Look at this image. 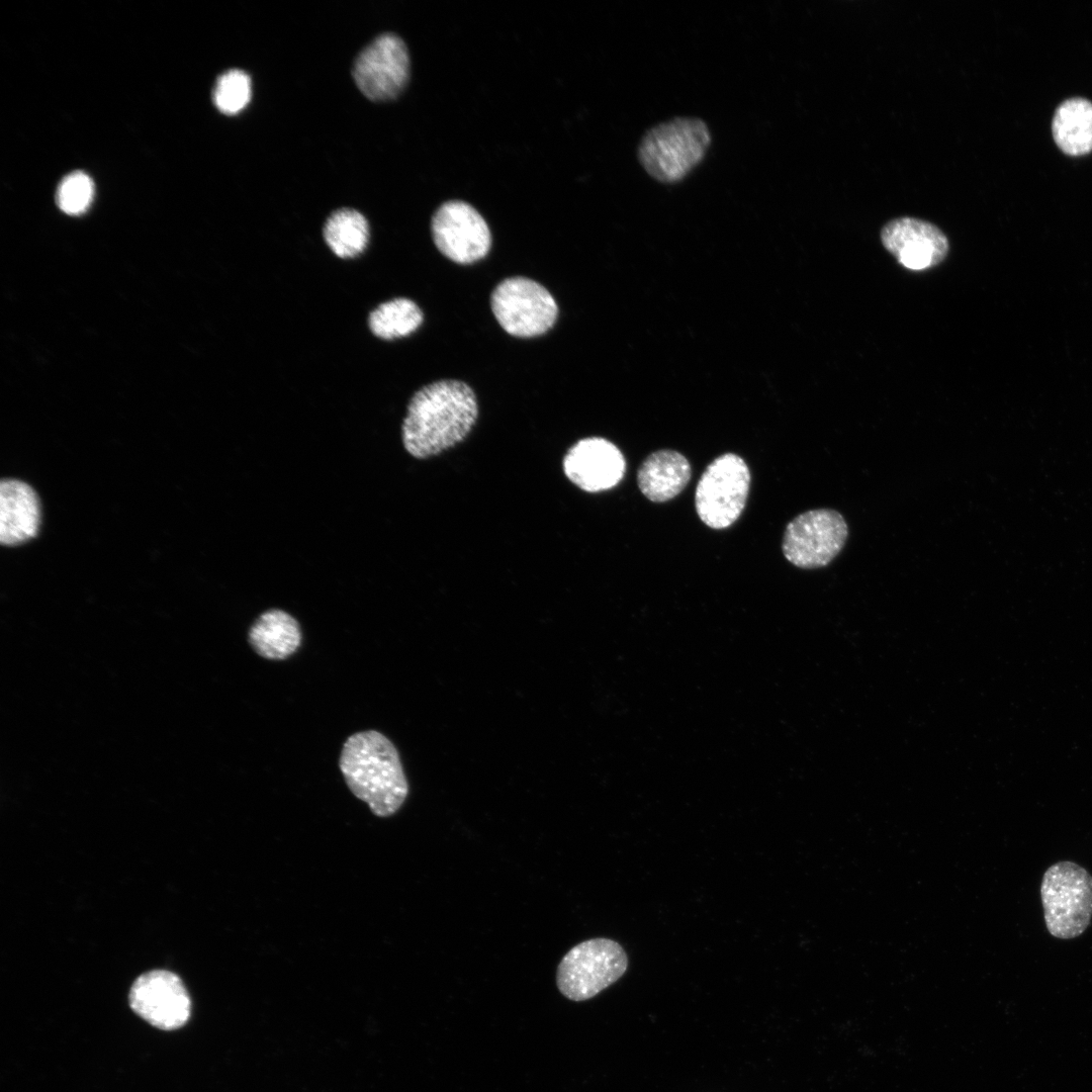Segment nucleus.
Masks as SVG:
<instances>
[{
	"label": "nucleus",
	"instance_id": "obj_1",
	"mask_svg": "<svg viewBox=\"0 0 1092 1092\" xmlns=\"http://www.w3.org/2000/svg\"><path fill=\"white\" fill-rule=\"evenodd\" d=\"M478 406L473 390L459 380L427 384L411 397L401 426L404 449L426 459L466 439L475 425Z\"/></svg>",
	"mask_w": 1092,
	"mask_h": 1092
},
{
	"label": "nucleus",
	"instance_id": "obj_2",
	"mask_svg": "<svg viewBox=\"0 0 1092 1092\" xmlns=\"http://www.w3.org/2000/svg\"><path fill=\"white\" fill-rule=\"evenodd\" d=\"M339 766L349 790L376 816L394 814L407 797L408 784L398 751L376 730L349 736L342 747Z\"/></svg>",
	"mask_w": 1092,
	"mask_h": 1092
},
{
	"label": "nucleus",
	"instance_id": "obj_3",
	"mask_svg": "<svg viewBox=\"0 0 1092 1092\" xmlns=\"http://www.w3.org/2000/svg\"><path fill=\"white\" fill-rule=\"evenodd\" d=\"M711 145L707 123L694 116H676L642 135L638 159L653 179L673 184L685 179L704 159Z\"/></svg>",
	"mask_w": 1092,
	"mask_h": 1092
},
{
	"label": "nucleus",
	"instance_id": "obj_4",
	"mask_svg": "<svg viewBox=\"0 0 1092 1092\" xmlns=\"http://www.w3.org/2000/svg\"><path fill=\"white\" fill-rule=\"evenodd\" d=\"M1045 926L1061 939L1080 936L1092 918V876L1080 864L1058 861L1046 869L1040 885Z\"/></svg>",
	"mask_w": 1092,
	"mask_h": 1092
},
{
	"label": "nucleus",
	"instance_id": "obj_5",
	"mask_svg": "<svg viewBox=\"0 0 1092 1092\" xmlns=\"http://www.w3.org/2000/svg\"><path fill=\"white\" fill-rule=\"evenodd\" d=\"M627 967V954L617 941L593 938L566 952L557 968L556 984L566 998L584 1001L620 979Z\"/></svg>",
	"mask_w": 1092,
	"mask_h": 1092
},
{
	"label": "nucleus",
	"instance_id": "obj_6",
	"mask_svg": "<svg viewBox=\"0 0 1092 1092\" xmlns=\"http://www.w3.org/2000/svg\"><path fill=\"white\" fill-rule=\"evenodd\" d=\"M750 479L746 462L734 453H724L711 461L695 490L700 520L715 530L730 527L745 508Z\"/></svg>",
	"mask_w": 1092,
	"mask_h": 1092
},
{
	"label": "nucleus",
	"instance_id": "obj_7",
	"mask_svg": "<svg viewBox=\"0 0 1092 1092\" xmlns=\"http://www.w3.org/2000/svg\"><path fill=\"white\" fill-rule=\"evenodd\" d=\"M847 537L848 527L840 513L832 509L810 510L788 523L782 551L797 567L820 568L841 552Z\"/></svg>",
	"mask_w": 1092,
	"mask_h": 1092
},
{
	"label": "nucleus",
	"instance_id": "obj_8",
	"mask_svg": "<svg viewBox=\"0 0 1092 1092\" xmlns=\"http://www.w3.org/2000/svg\"><path fill=\"white\" fill-rule=\"evenodd\" d=\"M490 304L500 327L520 338L546 333L553 327L558 313L550 292L525 277H511L498 283L491 293Z\"/></svg>",
	"mask_w": 1092,
	"mask_h": 1092
},
{
	"label": "nucleus",
	"instance_id": "obj_9",
	"mask_svg": "<svg viewBox=\"0 0 1092 1092\" xmlns=\"http://www.w3.org/2000/svg\"><path fill=\"white\" fill-rule=\"evenodd\" d=\"M352 73L356 85L368 99H392L402 91L408 80L407 48L397 35L381 34L359 54Z\"/></svg>",
	"mask_w": 1092,
	"mask_h": 1092
},
{
	"label": "nucleus",
	"instance_id": "obj_10",
	"mask_svg": "<svg viewBox=\"0 0 1092 1092\" xmlns=\"http://www.w3.org/2000/svg\"><path fill=\"white\" fill-rule=\"evenodd\" d=\"M431 232L438 250L459 264H471L489 251L491 236L481 214L460 200L443 203L431 220Z\"/></svg>",
	"mask_w": 1092,
	"mask_h": 1092
},
{
	"label": "nucleus",
	"instance_id": "obj_11",
	"mask_svg": "<svg viewBox=\"0 0 1092 1092\" xmlns=\"http://www.w3.org/2000/svg\"><path fill=\"white\" fill-rule=\"evenodd\" d=\"M131 1009L153 1026L173 1030L190 1016L191 1002L181 979L174 973L155 970L141 975L129 991Z\"/></svg>",
	"mask_w": 1092,
	"mask_h": 1092
},
{
	"label": "nucleus",
	"instance_id": "obj_12",
	"mask_svg": "<svg viewBox=\"0 0 1092 1092\" xmlns=\"http://www.w3.org/2000/svg\"><path fill=\"white\" fill-rule=\"evenodd\" d=\"M884 248L905 268L920 271L940 264L949 244L935 224L911 216L889 220L881 231Z\"/></svg>",
	"mask_w": 1092,
	"mask_h": 1092
},
{
	"label": "nucleus",
	"instance_id": "obj_13",
	"mask_svg": "<svg viewBox=\"0 0 1092 1092\" xmlns=\"http://www.w3.org/2000/svg\"><path fill=\"white\" fill-rule=\"evenodd\" d=\"M563 470L582 490L599 492L615 487L623 479L626 461L614 443L590 437L579 440L567 451Z\"/></svg>",
	"mask_w": 1092,
	"mask_h": 1092
},
{
	"label": "nucleus",
	"instance_id": "obj_14",
	"mask_svg": "<svg viewBox=\"0 0 1092 1092\" xmlns=\"http://www.w3.org/2000/svg\"><path fill=\"white\" fill-rule=\"evenodd\" d=\"M40 520L35 491L20 480L4 479L0 484V541L13 546L33 538Z\"/></svg>",
	"mask_w": 1092,
	"mask_h": 1092
},
{
	"label": "nucleus",
	"instance_id": "obj_15",
	"mask_svg": "<svg viewBox=\"0 0 1092 1092\" xmlns=\"http://www.w3.org/2000/svg\"><path fill=\"white\" fill-rule=\"evenodd\" d=\"M691 476V464L681 453L662 449L648 455L640 464L637 484L646 498L664 503L680 493Z\"/></svg>",
	"mask_w": 1092,
	"mask_h": 1092
},
{
	"label": "nucleus",
	"instance_id": "obj_16",
	"mask_svg": "<svg viewBox=\"0 0 1092 1092\" xmlns=\"http://www.w3.org/2000/svg\"><path fill=\"white\" fill-rule=\"evenodd\" d=\"M299 623L287 612L269 609L253 622L248 632L252 649L269 660H284L294 654L301 644Z\"/></svg>",
	"mask_w": 1092,
	"mask_h": 1092
},
{
	"label": "nucleus",
	"instance_id": "obj_17",
	"mask_svg": "<svg viewBox=\"0 0 1092 1092\" xmlns=\"http://www.w3.org/2000/svg\"><path fill=\"white\" fill-rule=\"evenodd\" d=\"M1053 135L1058 147L1071 156L1092 151V103L1076 97L1064 101L1053 118Z\"/></svg>",
	"mask_w": 1092,
	"mask_h": 1092
},
{
	"label": "nucleus",
	"instance_id": "obj_18",
	"mask_svg": "<svg viewBox=\"0 0 1092 1092\" xmlns=\"http://www.w3.org/2000/svg\"><path fill=\"white\" fill-rule=\"evenodd\" d=\"M323 236L330 250L338 258H356L368 245L369 223L358 210L340 208L327 218Z\"/></svg>",
	"mask_w": 1092,
	"mask_h": 1092
},
{
	"label": "nucleus",
	"instance_id": "obj_19",
	"mask_svg": "<svg viewBox=\"0 0 1092 1092\" xmlns=\"http://www.w3.org/2000/svg\"><path fill=\"white\" fill-rule=\"evenodd\" d=\"M423 322V312L416 302L397 297L372 309L367 323L371 333L383 340L403 338L414 333Z\"/></svg>",
	"mask_w": 1092,
	"mask_h": 1092
},
{
	"label": "nucleus",
	"instance_id": "obj_20",
	"mask_svg": "<svg viewBox=\"0 0 1092 1092\" xmlns=\"http://www.w3.org/2000/svg\"><path fill=\"white\" fill-rule=\"evenodd\" d=\"M250 76L242 70H229L221 74L214 86L212 97L216 108L224 114H237L250 102L252 95Z\"/></svg>",
	"mask_w": 1092,
	"mask_h": 1092
},
{
	"label": "nucleus",
	"instance_id": "obj_21",
	"mask_svg": "<svg viewBox=\"0 0 1092 1092\" xmlns=\"http://www.w3.org/2000/svg\"><path fill=\"white\" fill-rule=\"evenodd\" d=\"M94 185L91 178L81 171L67 175L59 184L57 203L66 213L76 215L84 212L92 201Z\"/></svg>",
	"mask_w": 1092,
	"mask_h": 1092
}]
</instances>
